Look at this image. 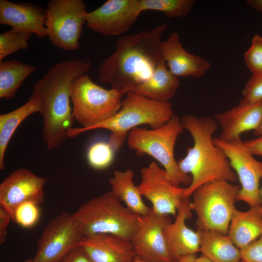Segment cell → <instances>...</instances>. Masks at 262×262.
<instances>
[{
  "mask_svg": "<svg viewBox=\"0 0 262 262\" xmlns=\"http://www.w3.org/2000/svg\"><path fill=\"white\" fill-rule=\"evenodd\" d=\"M25 262H33L32 259H29L26 260Z\"/></svg>",
  "mask_w": 262,
  "mask_h": 262,
  "instance_id": "cell-43",
  "label": "cell"
},
{
  "mask_svg": "<svg viewBox=\"0 0 262 262\" xmlns=\"http://www.w3.org/2000/svg\"><path fill=\"white\" fill-rule=\"evenodd\" d=\"M87 12L82 0L49 1L46 8L45 27L51 43L65 50H78Z\"/></svg>",
  "mask_w": 262,
  "mask_h": 262,
  "instance_id": "cell-9",
  "label": "cell"
},
{
  "mask_svg": "<svg viewBox=\"0 0 262 262\" xmlns=\"http://www.w3.org/2000/svg\"><path fill=\"white\" fill-rule=\"evenodd\" d=\"M246 2L251 7L262 12V0H248Z\"/></svg>",
  "mask_w": 262,
  "mask_h": 262,
  "instance_id": "cell-37",
  "label": "cell"
},
{
  "mask_svg": "<svg viewBox=\"0 0 262 262\" xmlns=\"http://www.w3.org/2000/svg\"><path fill=\"white\" fill-rule=\"evenodd\" d=\"M139 0H108L85 14L90 30L107 36H121L135 23L141 13Z\"/></svg>",
  "mask_w": 262,
  "mask_h": 262,
  "instance_id": "cell-14",
  "label": "cell"
},
{
  "mask_svg": "<svg viewBox=\"0 0 262 262\" xmlns=\"http://www.w3.org/2000/svg\"><path fill=\"white\" fill-rule=\"evenodd\" d=\"M183 129L181 119L174 115L160 128L148 130L138 127L132 129L127 135V142L138 155L147 154L158 162L174 185L188 186L192 178L180 170L174 156L176 140Z\"/></svg>",
  "mask_w": 262,
  "mask_h": 262,
  "instance_id": "cell-7",
  "label": "cell"
},
{
  "mask_svg": "<svg viewBox=\"0 0 262 262\" xmlns=\"http://www.w3.org/2000/svg\"><path fill=\"white\" fill-rule=\"evenodd\" d=\"M41 101L30 98L18 108L0 115V169H5L4 158L7 147L18 126L31 115L41 110Z\"/></svg>",
  "mask_w": 262,
  "mask_h": 262,
  "instance_id": "cell-25",
  "label": "cell"
},
{
  "mask_svg": "<svg viewBox=\"0 0 262 262\" xmlns=\"http://www.w3.org/2000/svg\"><path fill=\"white\" fill-rule=\"evenodd\" d=\"M33 34L14 29L0 34V62L9 55L29 48L28 41Z\"/></svg>",
  "mask_w": 262,
  "mask_h": 262,
  "instance_id": "cell-28",
  "label": "cell"
},
{
  "mask_svg": "<svg viewBox=\"0 0 262 262\" xmlns=\"http://www.w3.org/2000/svg\"><path fill=\"white\" fill-rule=\"evenodd\" d=\"M115 152L109 141L97 142L93 144L88 150V162L95 169H105L113 162Z\"/></svg>",
  "mask_w": 262,
  "mask_h": 262,
  "instance_id": "cell-29",
  "label": "cell"
},
{
  "mask_svg": "<svg viewBox=\"0 0 262 262\" xmlns=\"http://www.w3.org/2000/svg\"><path fill=\"white\" fill-rule=\"evenodd\" d=\"M38 206V204L30 201L19 205L16 210L14 222L24 228L33 227L39 217Z\"/></svg>",
  "mask_w": 262,
  "mask_h": 262,
  "instance_id": "cell-31",
  "label": "cell"
},
{
  "mask_svg": "<svg viewBox=\"0 0 262 262\" xmlns=\"http://www.w3.org/2000/svg\"><path fill=\"white\" fill-rule=\"evenodd\" d=\"M174 115L169 102L156 101L128 92L115 115L92 127L88 131L100 129L110 131L108 141L116 151L132 129L145 124L150 126L151 129H157L166 124Z\"/></svg>",
  "mask_w": 262,
  "mask_h": 262,
  "instance_id": "cell-5",
  "label": "cell"
},
{
  "mask_svg": "<svg viewBox=\"0 0 262 262\" xmlns=\"http://www.w3.org/2000/svg\"><path fill=\"white\" fill-rule=\"evenodd\" d=\"M262 186L260 187V199H261V205L262 206Z\"/></svg>",
  "mask_w": 262,
  "mask_h": 262,
  "instance_id": "cell-42",
  "label": "cell"
},
{
  "mask_svg": "<svg viewBox=\"0 0 262 262\" xmlns=\"http://www.w3.org/2000/svg\"><path fill=\"white\" fill-rule=\"evenodd\" d=\"M133 262H147V261L142 260L140 259L139 258L136 257ZM173 262H176V261Z\"/></svg>",
  "mask_w": 262,
  "mask_h": 262,
  "instance_id": "cell-41",
  "label": "cell"
},
{
  "mask_svg": "<svg viewBox=\"0 0 262 262\" xmlns=\"http://www.w3.org/2000/svg\"><path fill=\"white\" fill-rule=\"evenodd\" d=\"M249 207L246 211H235L228 233L232 242L240 250L262 235V206Z\"/></svg>",
  "mask_w": 262,
  "mask_h": 262,
  "instance_id": "cell-21",
  "label": "cell"
},
{
  "mask_svg": "<svg viewBox=\"0 0 262 262\" xmlns=\"http://www.w3.org/2000/svg\"><path fill=\"white\" fill-rule=\"evenodd\" d=\"M134 175L133 171L130 169L124 171H115L109 180L111 191L131 211L143 216L149 212L150 208L144 202L137 186L135 185L133 180Z\"/></svg>",
  "mask_w": 262,
  "mask_h": 262,
  "instance_id": "cell-24",
  "label": "cell"
},
{
  "mask_svg": "<svg viewBox=\"0 0 262 262\" xmlns=\"http://www.w3.org/2000/svg\"><path fill=\"white\" fill-rule=\"evenodd\" d=\"M181 121L194 141L186 156L178 162L180 170L192 178L184 198H189L197 188L213 180L235 182L238 179L227 156L213 141V134L217 128L215 120L210 116L185 115Z\"/></svg>",
  "mask_w": 262,
  "mask_h": 262,
  "instance_id": "cell-3",
  "label": "cell"
},
{
  "mask_svg": "<svg viewBox=\"0 0 262 262\" xmlns=\"http://www.w3.org/2000/svg\"><path fill=\"white\" fill-rule=\"evenodd\" d=\"M254 134L257 137H262V122L259 127L253 131Z\"/></svg>",
  "mask_w": 262,
  "mask_h": 262,
  "instance_id": "cell-40",
  "label": "cell"
},
{
  "mask_svg": "<svg viewBox=\"0 0 262 262\" xmlns=\"http://www.w3.org/2000/svg\"><path fill=\"white\" fill-rule=\"evenodd\" d=\"M72 215L83 237L110 234L130 241L141 216L123 205L111 191L82 204Z\"/></svg>",
  "mask_w": 262,
  "mask_h": 262,
  "instance_id": "cell-4",
  "label": "cell"
},
{
  "mask_svg": "<svg viewBox=\"0 0 262 262\" xmlns=\"http://www.w3.org/2000/svg\"><path fill=\"white\" fill-rule=\"evenodd\" d=\"M176 262H196L195 255H188L179 258Z\"/></svg>",
  "mask_w": 262,
  "mask_h": 262,
  "instance_id": "cell-38",
  "label": "cell"
},
{
  "mask_svg": "<svg viewBox=\"0 0 262 262\" xmlns=\"http://www.w3.org/2000/svg\"><path fill=\"white\" fill-rule=\"evenodd\" d=\"M244 60L252 76L262 74V36L255 34L249 48L244 54Z\"/></svg>",
  "mask_w": 262,
  "mask_h": 262,
  "instance_id": "cell-30",
  "label": "cell"
},
{
  "mask_svg": "<svg viewBox=\"0 0 262 262\" xmlns=\"http://www.w3.org/2000/svg\"><path fill=\"white\" fill-rule=\"evenodd\" d=\"M83 236L72 214L64 212L51 219L37 241L33 262H61L79 246Z\"/></svg>",
  "mask_w": 262,
  "mask_h": 262,
  "instance_id": "cell-11",
  "label": "cell"
},
{
  "mask_svg": "<svg viewBox=\"0 0 262 262\" xmlns=\"http://www.w3.org/2000/svg\"><path fill=\"white\" fill-rule=\"evenodd\" d=\"M12 221L9 213L0 208V244H3L6 240L8 227Z\"/></svg>",
  "mask_w": 262,
  "mask_h": 262,
  "instance_id": "cell-34",
  "label": "cell"
},
{
  "mask_svg": "<svg viewBox=\"0 0 262 262\" xmlns=\"http://www.w3.org/2000/svg\"><path fill=\"white\" fill-rule=\"evenodd\" d=\"M72 113L80 128H71L67 137H75L115 115L120 109L124 94L106 89L94 82L87 73L76 77L70 90Z\"/></svg>",
  "mask_w": 262,
  "mask_h": 262,
  "instance_id": "cell-6",
  "label": "cell"
},
{
  "mask_svg": "<svg viewBox=\"0 0 262 262\" xmlns=\"http://www.w3.org/2000/svg\"><path fill=\"white\" fill-rule=\"evenodd\" d=\"M37 68L15 59L0 62V98H13L26 79Z\"/></svg>",
  "mask_w": 262,
  "mask_h": 262,
  "instance_id": "cell-26",
  "label": "cell"
},
{
  "mask_svg": "<svg viewBox=\"0 0 262 262\" xmlns=\"http://www.w3.org/2000/svg\"><path fill=\"white\" fill-rule=\"evenodd\" d=\"M161 50L168 69L178 78L201 77L211 66L206 59L187 51L180 41L179 34L176 32L162 41Z\"/></svg>",
  "mask_w": 262,
  "mask_h": 262,
  "instance_id": "cell-17",
  "label": "cell"
},
{
  "mask_svg": "<svg viewBox=\"0 0 262 262\" xmlns=\"http://www.w3.org/2000/svg\"><path fill=\"white\" fill-rule=\"evenodd\" d=\"M91 64L85 59L63 60L51 66L33 86L30 98L41 101L42 139L49 149L64 143L75 120L70 105L73 81L87 73Z\"/></svg>",
  "mask_w": 262,
  "mask_h": 262,
  "instance_id": "cell-2",
  "label": "cell"
},
{
  "mask_svg": "<svg viewBox=\"0 0 262 262\" xmlns=\"http://www.w3.org/2000/svg\"><path fill=\"white\" fill-rule=\"evenodd\" d=\"M141 180L137 185L142 196L151 203L156 212L176 215L186 187L174 185L167 178L164 170L155 162L141 169Z\"/></svg>",
  "mask_w": 262,
  "mask_h": 262,
  "instance_id": "cell-13",
  "label": "cell"
},
{
  "mask_svg": "<svg viewBox=\"0 0 262 262\" xmlns=\"http://www.w3.org/2000/svg\"><path fill=\"white\" fill-rule=\"evenodd\" d=\"M46 179L26 168L17 169L7 176L0 184V206L14 221L17 207L26 202L38 205L44 200V187Z\"/></svg>",
  "mask_w": 262,
  "mask_h": 262,
  "instance_id": "cell-15",
  "label": "cell"
},
{
  "mask_svg": "<svg viewBox=\"0 0 262 262\" xmlns=\"http://www.w3.org/2000/svg\"><path fill=\"white\" fill-rule=\"evenodd\" d=\"M243 100L255 103L262 101V74L252 76L242 92Z\"/></svg>",
  "mask_w": 262,
  "mask_h": 262,
  "instance_id": "cell-32",
  "label": "cell"
},
{
  "mask_svg": "<svg viewBox=\"0 0 262 262\" xmlns=\"http://www.w3.org/2000/svg\"><path fill=\"white\" fill-rule=\"evenodd\" d=\"M213 141L226 154L240 181L238 200L246 203L249 207L261 205L262 162L254 158L241 138L227 141L214 137Z\"/></svg>",
  "mask_w": 262,
  "mask_h": 262,
  "instance_id": "cell-10",
  "label": "cell"
},
{
  "mask_svg": "<svg viewBox=\"0 0 262 262\" xmlns=\"http://www.w3.org/2000/svg\"><path fill=\"white\" fill-rule=\"evenodd\" d=\"M61 262H91L79 246L71 250Z\"/></svg>",
  "mask_w": 262,
  "mask_h": 262,
  "instance_id": "cell-35",
  "label": "cell"
},
{
  "mask_svg": "<svg viewBox=\"0 0 262 262\" xmlns=\"http://www.w3.org/2000/svg\"><path fill=\"white\" fill-rule=\"evenodd\" d=\"M180 84L179 78L169 71L164 60L150 78L129 92L156 101L169 102L175 96Z\"/></svg>",
  "mask_w": 262,
  "mask_h": 262,
  "instance_id": "cell-22",
  "label": "cell"
},
{
  "mask_svg": "<svg viewBox=\"0 0 262 262\" xmlns=\"http://www.w3.org/2000/svg\"><path fill=\"white\" fill-rule=\"evenodd\" d=\"M196 262H213L206 256L201 255L198 257H196Z\"/></svg>",
  "mask_w": 262,
  "mask_h": 262,
  "instance_id": "cell-39",
  "label": "cell"
},
{
  "mask_svg": "<svg viewBox=\"0 0 262 262\" xmlns=\"http://www.w3.org/2000/svg\"><path fill=\"white\" fill-rule=\"evenodd\" d=\"M46 16V9L40 6L0 0V24L12 29L47 37Z\"/></svg>",
  "mask_w": 262,
  "mask_h": 262,
  "instance_id": "cell-20",
  "label": "cell"
},
{
  "mask_svg": "<svg viewBox=\"0 0 262 262\" xmlns=\"http://www.w3.org/2000/svg\"><path fill=\"white\" fill-rule=\"evenodd\" d=\"M240 262H243V261H241Z\"/></svg>",
  "mask_w": 262,
  "mask_h": 262,
  "instance_id": "cell-44",
  "label": "cell"
},
{
  "mask_svg": "<svg viewBox=\"0 0 262 262\" xmlns=\"http://www.w3.org/2000/svg\"><path fill=\"white\" fill-rule=\"evenodd\" d=\"M192 211L189 198L183 199L178 208L174 222H169L165 228L166 241L175 261L184 256L200 252L199 232L192 230L186 224V220L192 216Z\"/></svg>",
  "mask_w": 262,
  "mask_h": 262,
  "instance_id": "cell-18",
  "label": "cell"
},
{
  "mask_svg": "<svg viewBox=\"0 0 262 262\" xmlns=\"http://www.w3.org/2000/svg\"><path fill=\"white\" fill-rule=\"evenodd\" d=\"M214 117L221 129L219 138L227 141L240 139L243 133L254 131L260 126L262 101L250 103L241 99L237 106L215 114Z\"/></svg>",
  "mask_w": 262,
  "mask_h": 262,
  "instance_id": "cell-16",
  "label": "cell"
},
{
  "mask_svg": "<svg viewBox=\"0 0 262 262\" xmlns=\"http://www.w3.org/2000/svg\"><path fill=\"white\" fill-rule=\"evenodd\" d=\"M239 189V186L223 180H213L197 188L191 195V206L197 216L198 229L228 235Z\"/></svg>",
  "mask_w": 262,
  "mask_h": 262,
  "instance_id": "cell-8",
  "label": "cell"
},
{
  "mask_svg": "<svg viewBox=\"0 0 262 262\" xmlns=\"http://www.w3.org/2000/svg\"><path fill=\"white\" fill-rule=\"evenodd\" d=\"M167 28L163 23L150 30L120 36L114 51L98 66L99 80L126 95L150 78L164 60L161 44Z\"/></svg>",
  "mask_w": 262,
  "mask_h": 262,
  "instance_id": "cell-1",
  "label": "cell"
},
{
  "mask_svg": "<svg viewBox=\"0 0 262 262\" xmlns=\"http://www.w3.org/2000/svg\"><path fill=\"white\" fill-rule=\"evenodd\" d=\"M194 3L193 0H139L141 12L148 10L159 11L168 18L187 16Z\"/></svg>",
  "mask_w": 262,
  "mask_h": 262,
  "instance_id": "cell-27",
  "label": "cell"
},
{
  "mask_svg": "<svg viewBox=\"0 0 262 262\" xmlns=\"http://www.w3.org/2000/svg\"><path fill=\"white\" fill-rule=\"evenodd\" d=\"M241 252V261L244 262H262V235Z\"/></svg>",
  "mask_w": 262,
  "mask_h": 262,
  "instance_id": "cell-33",
  "label": "cell"
},
{
  "mask_svg": "<svg viewBox=\"0 0 262 262\" xmlns=\"http://www.w3.org/2000/svg\"><path fill=\"white\" fill-rule=\"evenodd\" d=\"M244 142L253 155L262 156V137H257Z\"/></svg>",
  "mask_w": 262,
  "mask_h": 262,
  "instance_id": "cell-36",
  "label": "cell"
},
{
  "mask_svg": "<svg viewBox=\"0 0 262 262\" xmlns=\"http://www.w3.org/2000/svg\"><path fill=\"white\" fill-rule=\"evenodd\" d=\"M79 246L91 262H133L136 257L131 241L113 234L83 237Z\"/></svg>",
  "mask_w": 262,
  "mask_h": 262,
  "instance_id": "cell-19",
  "label": "cell"
},
{
  "mask_svg": "<svg viewBox=\"0 0 262 262\" xmlns=\"http://www.w3.org/2000/svg\"><path fill=\"white\" fill-rule=\"evenodd\" d=\"M200 252L213 262H240L241 250L228 235L210 230L197 229Z\"/></svg>",
  "mask_w": 262,
  "mask_h": 262,
  "instance_id": "cell-23",
  "label": "cell"
},
{
  "mask_svg": "<svg viewBox=\"0 0 262 262\" xmlns=\"http://www.w3.org/2000/svg\"><path fill=\"white\" fill-rule=\"evenodd\" d=\"M171 222L169 215L158 213L152 208L141 216L131 242L135 256L149 262H173L166 241L164 230Z\"/></svg>",
  "mask_w": 262,
  "mask_h": 262,
  "instance_id": "cell-12",
  "label": "cell"
}]
</instances>
